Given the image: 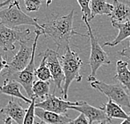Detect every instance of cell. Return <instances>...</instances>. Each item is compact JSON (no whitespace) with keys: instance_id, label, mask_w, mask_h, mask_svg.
<instances>
[{"instance_id":"26","label":"cell","mask_w":130,"mask_h":124,"mask_svg":"<svg viewBox=\"0 0 130 124\" xmlns=\"http://www.w3.org/2000/svg\"><path fill=\"white\" fill-rule=\"evenodd\" d=\"M128 41H129V43L128 47H124L122 51H120V52H119V55L122 56V57H124V58H127L130 59V38L128 39Z\"/></svg>"},{"instance_id":"24","label":"cell","mask_w":130,"mask_h":124,"mask_svg":"<svg viewBox=\"0 0 130 124\" xmlns=\"http://www.w3.org/2000/svg\"><path fill=\"white\" fill-rule=\"evenodd\" d=\"M79 5H80L81 12L83 13V17H85L88 19V21L90 20V2L91 0H77Z\"/></svg>"},{"instance_id":"4","label":"cell","mask_w":130,"mask_h":124,"mask_svg":"<svg viewBox=\"0 0 130 124\" xmlns=\"http://www.w3.org/2000/svg\"><path fill=\"white\" fill-rule=\"evenodd\" d=\"M84 23L86 25L88 29V37L90 38V60H89V65L90 67V74L88 77V81L91 82L94 80H96L95 75L98 71V69L104 64H110L111 61L108 56L107 53L104 51L102 47L100 46L99 41L93 33V30L89 23L88 19L85 17H82Z\"/></svg>"},{"instance_id":"15","label":"cell","mask_w":130,"mask_h":124,"mask_svg":"<svg viewBox=\"0 0 130 124\" xmlns=\"http://www.w3.org/2000/svg\"><path fill=\"white\" fill-rule=\"evenodd\" d=\"M20 83L14 80H10V79H5L4 84L0 86V92L2 93L9 95L12 97H17L18 99L23 100L25 103L30 104L31 103V99L29 97H25L24 95L21 93L20 90Z\"/></svg>"},{"instance_id":"18","label":"cell","mask_w":130,"mask_h":124,"mask_svg":"<svg viewBox=\"0 0 130 124\" xmlns=\"http://www.w3.org/2000/svg\"><path fill=\"white\" fill-rule=\"evenodd\" d=\"M112 26L117 28L119 30V33L117 37L113 39L112 42L104 43V46H110L115 47L120 43L122 41L125 40L130 38V21L125 22V23H115V22H111Z\"/></svg>"},{"instance_id":"1","label":"cell","mask_w":130,"mask_h":124,"mask_svg":"<svg viewBox=\"0 0 130 124\" xmlns=\"http://www.w3.org/2000/svg\"><path fill=\"white\" fill-rule=\"evenodd\" d=\"M74 10H71L67 15L56 16L47 23L42 24L44 30V34L51 38L56 44L58 49L69 47L70 40L74 35L88 36L87 34H81L75 31L73 27Z\"/></svg>"},{"instance_id":"32","label":"cell","mask_w":130,"mask_h":124,"mask_svg":"<svg viewBox=\"0 0 130 124\" xmlns=\"http://www.w3.org/2000/svg\"><path fill=\"white\" fill-rule=\"evenodd\" d=\"M120 124H130V120H123Z\"/></svg>"},{"instance_id":"11","label":"cell","mask_w":130,"mask_h":124,"mask_svg":"<svg viewBox=\"0 0 130 124\" xmlns=\"http://www.w3.org/2000/svg\"><path fill=\"white\" fill-rule=\"evenodd\" d=\"M69 109L75 110L77 112H80V113H83L87 117L90 124H93V122H101V121L110 122L102 107H93L87 103H85V102H83L79 106H71L69 107Z\"/></svg>"},{"instance_id":"31","label":"cell","mask_w":130,"mask_h":124,"mask_svg":"<svg viewBox=\"0 0 130 124\" xmlns=\"http://www.w3.org/2000/svg\"><path fill=\"white\" fill-rule=\"evenodd\" d=\"M45 1V3H46V7H49L50 6V4H52V0H44Z\"/></svg>"},{"instance_id":"28","label":"cell","mask_w":130,"mask_h":124,"mask_svg":"<svg viewBox=\"0 0 130 124\" xmlns=\"http://www.w3.org/2000/svg\"><path fill=\"white\" fill-rule=\"evenodd\" d=\"M12 2H13V0H5V1L0 3V9L2 8H4L5 6H7L8 4H10Z\"/></svg>"},{"instance_id":"27","label":"cell","mask_w":130,"mask_h":124,"mask_svg":"<svg viewBox=\"0 0 130 124\" xmlns=\"http://www.w3.org/2000/svg\"><path fill=\"white\" fill-rule=\"evenodd\" d=\"M7 64L8 62L6 60V57H4L2 54H0V72H2L5 69Z\"/></svg>"},{"instance_id":"22","label":"cell","mask_w":130,"mask_h":124,"mask_svg":"<svg viewBox=\"0 0 130 124\" xmlns=\"http://www.w3.org/2000/svg\"><path fill=\"white\" fill-rule=\"evenodd\" d=\"M37 98L32 97L31 98V103L29 104V107L27 109L26 115H25L24 120L23 124H34V117H35V104H36Z\"/></svg>"},{"instance_id":"7","label":"cell","mask_w":130,"mask_h":124,"mask_svg":"<svg viewBox=\"0 0 130 124\" xmlns=\"http://www.w3.org/2000/svg\"><path fill=\"white\" fill-rule=\"evenodd\" d=\"M30 40H25L20 42V48L10 63H8L4 73L2 75L7 78L12 74L21 72L28 65L32 55V45L29 46L27 42Z\"/></svg>"},{"instance_id":"21","label":"cell","mask_w":130,"mask_h":124,"mask_svg":"<svg viewBox=\"0 0 130 124\" xmlns=\"http://www.w3.org/2000/svg\"><path fill=\"white\" fill-rule=\"evenodd\" d=\"M35 76H36L39 80H42V81H49L51 79H52L50 69L48 68V67L46 66V58L44 56L39 67L35 70Z\"/></svg>"},{"instance_id":"16","label":"cell","mask_w":130,"mask_h":124,"mask_svg":"<svg viewBox=\"0 0 130 124\" xmlns=\"http://www.w3.org/2000/svg\"><path fill=\"white\" fill-rule=\"evenodd\" d=\"M102 107L105 112L109 120L112 121V119H123V120H130V113L127 114L125 111L122 108L121 106L109 100L106 103L103 104Z\"/></svg>"},{"instance_id":"3","label":"cell","mask_w":130,"mask_h":124,"mask_svg":"<svg viewBox=\"0 0 130 124\" xmlns=\"http://www.w3.org/2000/svg\"><path fill=\"white\" fill-rule=\"evenodd\" d=\"M0 23L12 28H18L23 25H30L44 33L43 28L37 22V18H31L22 10L18 1L12 2L8 8L0 10Z\"/></svg>"},{"instance_id":"14","label":"cell","mask_w":130,"mask_h":124,"mask_svg":"<svg viewBox=\"0 0 130 124\" xmlns=\"http://www.w3.org/2000/svg\"><path fill=\"white\" fill-rule=\"evenodd\" d=\"M113 11L110 14L111 22L125 23L130 21V7L119 0H113Z\"/></svg>"},{"instance_id":"25","label":"cell","mask_w":130,"mask_h":124,"mask_svg":"<svg viewBox=\"0 0 130 124\" xmlns=\"http://www.w3.org/2000/svg\"><path fill=\"white\" fill-rule=\"evenodd\" d=\"M70 124H90L89 120L83 113H80L76 118L73 119Z\"/></svg>"},{"instance_id":"23","label":"cell","mask_w":130,"mask_h":124,"mask_svg":"<svg viewBox=\"0 0 130 124\" xmlns=\"http://www.w3.org/2000/svg\"><path fill=\"white\" fill-rule=\"evenodd\" d=\"M24 4L27 12H37L42 6V0H24Z\"/></svg>"},{"instance_id":"13","label":"cell","mask_w":130,"mask_h":124,"mask_svg":"<svg viewBox=\"0 0 130 124\" xmlns=\"http://www.w3.org/2000/svg\"><path fill=\"white\" fill-rule=\"evenodd\" d=\"M35 116L47 124H70L73 120L66 114L63 115L37 107L35 108Z\"/></svg>"},{"instance_id":"17","label":"cell","mask_w":130,"mask_h":124,"mask_svg":"<svg viewBox=\"0 0 130 124\" xmlns=\"http://www.w3.org/2000/svg\"><path fill=\"white\" fill-rule=\"evenodd\" d=\"M120 84L126 88L130 94V70L128 69V62L119 60L116 64V75L115 77Z\"/></svg>"},{"instance_id":"12","label":"cell","mask_w":130,"mask_h":124,"mask_svg":"<svg viewBox=\"0 0 130 124\" xmlns=\"http://www.w3.org/2000/svg\"><path fill=\"white\" fill-rule=\"evenodd\" d=\"M0 113L4 114L5 117H10L18 124H23L27 109L23 107L19 103L15 101L13 97H11L8 104L0 110Z\"/></svg>"},{"instance_id":"2","label":"cell","mask_w":130,"mask_h":124,"mask_svg":"<svg viewBox=\"0 0 130 124\" xmlns=\"http://www.w3.org/2000/svg\"><path fill=\"white\" fill-rule=\"evenodd\" d=\"M60 61L65 75L63 84V99L66 100L68 98V90L71 82L75 80L80 82L82 80L80 68L83 63L77 53L72 51L70 46L65 49L64 54L60 56Z\"/></svg>"},{"instance_id":"9","label":"cell","mask_w":130,"mask_h":124,"mask_svg":"<svg viewBox=\"0 0 130 124\" xmlns=\"http://www.w3.org/2000/svg\"><path fill=\"white\" fill-rule=\"evenodd\" d=\"M43 56L46 58V66L50 69L54 85H55L53 93H56V89H59L63 95V88L61 87V83L65 80V75L63 72L61 61H60V54L57 51L47 48Z\"/></svg>"},{"instance_id":"10","label":"cell","mask_w":130,"mask_h":124,"mask_svg":"<svg viewBox=\"0 0 130 124\" xmlns=\"http://www.w3.org/2000/svg\"><path fill=\"white\" fill-rule=\"evenodd\" d=\"M83 102H70L56 97L55 94H49L46 98L40 102H36L35 107L37 108L50 111L59 114L66 115L71 106H79Z\"/></svg>"},{"instance_id":"30","label":"cell","mask_w":130,"mask_h":124,"mask_svg":"<svg viewBox=\"0 0 130 124\" xmlns=\"http://www.w3.org/2000/svg\"><path fill=\"white\" fill-rule=\"evenodd\" d=\"M107 121H101V122H94L93 124H107Z\"/></svg>"},{"instance_id":"29","label":"cell","mask_w":130,"mask_h":124,"mask_svg":"<svg viewBox=\"0 0 130 124\" xmlns=\"http://www.w3.org/2000/svg\"><path fill=\"white\" fill-rule=\"evenodd\" d=\"M4 124H12V120L10 117H5Z\"/></svg>"},{"instance_id":"20","label":"cell","mask_w":130,"mask_h":124,"mask_svg":"<svg viewBox=\"0 0 130 124\" xmlns=\"http://www.w3.org/2000/svg\"><path fill=\"white\" fill-rule=\"evenodd\" d=\"M31 90L35 97L43 100L50 94V82L42 80L35 81Z\"/></svg>"},{"instance_id":"33","label":"cell","mask_w":130,"mask_h":124,"mask_svg":"<svg viewBox=\"0 0 130 124\" xmlns=\"http://www.w3.org/2000/svg\"><path fill=\"white\" fill-rule=\"evenodd\" d=\"M35 124H47V123H46V122H42V121H41V122H36Z\"/></svg>"},{"instance_id":"6","label":"cell","mask_w":130,"mask_h":124,"mask_svg":"<svg viewBox=\"0 0 130 124\" xmlns=\"http://www.w3.org/2000/svg\"><path fill=\"white\" fill-rule=\"evenodd\" d=\"M90 86L119 106L130 108V96L121 84H108L99 80L90 82Z\"/></svg>"},{"instance_id":"5","label":"cell","mask_w":130,"mask_h":124,"mask_svg":"<svg viewBox=\"0 0 130 124\" xmlns=\"http://www.w3.org/2000/svg\"><path fill=\"white\" fill-rule=\"evenodd\" d=\"M35 39H33L32 43V55H31V58L30 60L28 65L25 68L23 71L16 72V73L12 74L9 76L6 79H10V80H14L18 82V83L24 88V90L26 91L27 94L28 95L30 99L34 97L32 93V85L34 82V76H35V53H36L37 45V41L41 35L44 34L43 32H42L39 29L35 30Z\"/></svg>"},{"instance_id":"8","label":"cell","mask_w":130,"mask_h":124,"mask_svg":"<svg viewBox=\"0 0 130 124\" xmlns=\"http://www.w3.org/2000/svg\"><path fill=\"white\" fill-rule=\"evenodd\" d=\"M31 31L25 29L20 31L18 28H12L0 23V48L4 52L13 51L17 42H22L25 40H31L28 39Z\"/></svg>"},{"instance_id":"19","label":"cell","mask_w":130,"mask_h":124,"mask_svg":"<svg viewBox=\"0 0 130 124\" xmlns=\"http://www.w3.org/2000/svg\"><path fill=\"white\" fill-rule=\"evenodd\" d=\"M113 4L107 3L106 0H91L90 2V18L91 19L97 15H108L110 16L111 13L113 11Z\"/></svg>"}]
</instances>
